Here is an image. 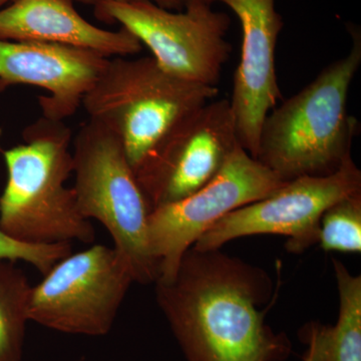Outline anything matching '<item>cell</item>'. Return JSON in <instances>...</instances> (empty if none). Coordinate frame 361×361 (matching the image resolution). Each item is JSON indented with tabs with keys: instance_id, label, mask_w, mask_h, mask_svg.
Segmentation results:
<instances>
[{
	"instance_id": "5",
	"label": "cell",
	"mask_w": 361,
	"mask_h": 361,
	"mask_svg": "<svg viewBox=\"0 0 361 361\" xmlns=\"http://www.w3.org/2000/svg\"><path fill=\"white\" fill-rule=\"evenodd\" d=\"M73 186L78 209L110 233L135 282L155 283L158 266L152 258L147 224L152 211L116 133L89 118L73 142Z\"/></svg>"
},
{
	"instance_id": "15",
	"label": "cell",
	"mask_w": 361,
	"mask_h": 361,
	"mask_svg": "<svg viewBox=\"0 0 361 361\" xmlns=\"http://www.w3.org/2000/svg\"><path fill=\"white\" fill-rule=\"evenodd\" d=\"M30 290L25 271L0 260V361H23Z\"/></svg>"
},
{
	"instance_id": "9",
	"label": "cell",
	"mask_w": 361,
	"mask_h": 361,
	"mask_svg": "<svg viewBox=\"0 0 361 361\" xmlns=\"http://www.w3.org/2000/svg\"><path fill=\"white\" fill-rule=\"evenodd\" d=\"M358 192H361V172L350 155L334 174L297 178L262 200L227 214L192 248L219 250L240 237L276 234L288 237V250L303 251L317 242L323 213L336 202Z\"/></svg>"
},
{
	"instance_id": "17",
	"label": "cell",
	"mask_w": 361,
	"mask_h": 361,
	"mask_svg": "<svg viewBox=\"0 0 361 361\" xmlns=\"http://www.w3.org/2000/svg\"><path fill=\"white\" fill-rule=\"evenodd\" d=\"M70 254L71 244L30 245L16 241L0 229V260L23 261L45 275L59 261Z\"/></svg>"
},
{
	"instance_id": "1",
	"label": "cell",
	"mask_w": 361,
	"mask_h": 361,
	"mask_svg": "<svg viewBox=\"0 0 361 361\" xmlns=\"http://www.w3.org/2000/svg\"><path fill=\"white\" fill-rule=\"evenodd\" d=\"M156 299L186 361H284L288 337L268 326L258 310L271 281L257 267L219 250L194 248L174 279L156 282Z\"/></svg>"
},
{
	"instance_id": "7",
	"label": "cell",
	"mask_w": 361,
	"mask_h": 361,
	"mask_svg": "<svg viewBox=\"0 0 361 361\" xmlns=\"http://www.w3.org/2000/svg\"><path fill=\"white\" fill-rule=\"evenodd\" d=\"M134 282L114 247L92 246L61 259L32 286L28 319L63 334L106 336Z\"/></svg>"
},
{
	"instance_id": "13",
	"label": "cell",
	"mask_w": 361,
	"mask_h": 361,
	"mask_svg": "<svg viewBox=\"0 0 361 361\" xmlns=\"http://www.w3.org/2000/svg\"><path fill=\"white\" fill-rule=\"evenodd\" d=\"M0 39L90 49L110 56L139 54L142 42L126 28L103 30L85 20L73 0H13L0 8Z\"/></svg>"
},
{
	"instance_id": "8",
	"label": "cell",
	"mask_w": 361,
	"mask_h": 361,
	"mask_svg": "<svg viewBox=\"0 0 361 361\" xmlns=\"http://www.w3.org/2000/svg\"><path fill=\"white\" fill-rule=\"evenodd\" d=\"M285 183L238 145L208 184L183 200L154 208L147 237L158 266L156 282L172 281L185 253L218 221L262 200Z\"/></svg>"
},
{
	"instance_id": "18",
	"label": "cell",
	"mask_w": 361,
	"mask_h": 361,
	"mask_svg": "<svg viewBox=\"0 0 361 361\" xmlns=\"http://www.w3.org/2000/svg\"><path fill=\"white\" fill-rule=\"evenodd\" d=\"M78 4H85V6H96L97 4H104V2H129V1H149L161 7V8L168 9V11H182L184 9L185 4L187 0H73Z\"/></svg>"
},
{
	"instance_id": "20",
	"label": "cell",
	"mask_w": 361,
	"mask_h": 361,
	"mask_svg": "<svg viewBox=\"0 0 361 361\" xmlns=\"http://www.w3.org/2000/svg\"><path fill=\"white\" fill-rule=\"evenodd\" d=\"M73 361H85V360H82V358H80V360H73Z\"/></svg>"
},
{
	"instance_id": "19",
	"label": "cell",
	"mask_w": 361,
	"mask_h": 361,
	"mask_svg": "<svg viewBox=\"0 0 361 361\" xmlns=\"http://www.w3.org/2000/svg\"><path fill=\"white\" fill-rule=\"evenodd\" d=\"M8 1H11V0H0V8H2V7L6 6Z\"/></svg>"
},
{
	"instance_id": "14",
	"label": "cell",
	"mask_w": 361,
	"mask_h": 361,
	"mask_svg": "<svg viewBox=\"0 0 361 361\" xmlns=\"http://www.w3.org/2000/svg\"><path fill=\"white\" fill-rule=\"evenodd\" d=\"M339 313L334 326L310 322L300 330L307 345L303 361H361V276L334 260Z\"/></svg>"
},
{
	"instance_id": "11",
	"label": "cell",
	"mask_w": 361,
	"mask_h": 361,
	"mask_svg": "<svg viewBox=\"0 0 361 361\" xmlns=\"http://www.w3.org/2000/svg\"><path fill=\"white\" fill-rule=\"evenodd\" d=\"M208 1L224 4L241 25V59L235 71L230 106L240 146L256 159L265 118L279 101H283L275 66L283 20L275 8V0Z\"/></svg>"
},
{
	"instance_id": "16",
	"label": "cell",
	"mask_w": 361,
	"mask_h": 361,
	"mask_svg": "<svg viewBox=\"0 0 361 361\" xmlns=\"http://www.w3.org/2000/svg\"><path fill=\"white\" fill-rule=\"evenodd\" d=\"M317 242L325 251L360 253L361 192L341 199L323 213Z\"/></svg>"
},
{
	"instance_id": "10",
	"label": "cell",
	"mask_w": 361,
	"mask_h": 361,
	"mask_svg": "<svg viewBox=\"0 0 361 361\" xmlns=\"http://www.w3.org/2000/svg\"><path fill=\"white\" fill-rule=\"evenodd\" d=\"M238 145L228 99H213L188 116L135 170L152 210L208 184Z\"/></svg>"
},
{
	"instance_id": "6",
	"label": "cell",
	"mask_w": 361,
	"mask_h": 361,
	"mask_svg": "<svg viewBox=\"0 0 361 361\" xmlns=\"http://www.w3.org/2000/svg\"><path fill=\"white\" fill-rule=\"evenodd\" d=\"M184 9L173 13L149 1H111L94 6V16L132 32L173 77L216 87L231 56L226 40L231 18L214 11L208 0H187Z\"/></svg>"
},
{
	"instance_id": "4",
	"label": "cell",
	"mask_w": 361,
	"mask_h": 361,
	"mask_svg": "<svg viewBox=\"0 0 361 361\" xmlns=\"http://www.w3.org/2000/svg\"><path fill=\"white\" fill-rule=\"evenodd\" d=\"M218 92L217 87L173 77L152 56H118L109 61L82 106L120 137L135 172L178 123Z\"/></svg>"
},
{
	"instance_id": "12",
	"label": "cell",
	"mask_w": 361,
	"mask_h": 361,
	"mask_svg": "<svg viewBox=\"0 0 361 361\" xmlns=\"http://www.w3.org/2000/svg\"><path fill=\"white\" fill-rule=\"evenodd\" d=\"M110 59L66 45L0 39V90L35 85L49 92L39 99L42 116L63 121L75 115Z\"/></svg>"
},
{
	"instance_id": "2",
	"label": "cell",
	"mask_w": 361,
	"mask_h": 361,
	"mask_svg": "<svg viewBox=\"0 0 361 361\" xmlns=\"http://www.w3.org/2000/svg\"><path fill=\"white\" fill-rule=\"evenodd\" d=\"M349 32L350 51L265 118L256 160L283 182L334 174L351 155L360 123L348 101L361 65V35L355 27Z\"/></svg>"
},
{
	"instance_id": "3",
	"label": "cell",
	"mask_w": 361,
	"mask_h": 361,
	"mask_svg": "<svg viewBox=\"0 0 361 361\" xmlns=\"http://www.w3.org/2000/svg\"><path fill=\"white\" fill-rule=\"evenodd\" d=\"M23 142L4 149L7 182L0 196V229L30 245L78 241L90 244L96 231L78 209L73 188L71 130L63 121L39 118L26 127Z\"/></svg>"
}]
</instances>
